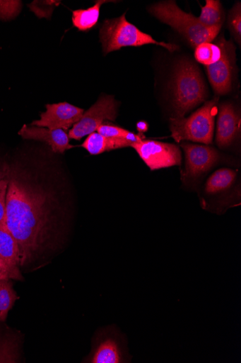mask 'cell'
<instances>
[{"label":"cell","mask_w":241,"mask_h":363,"mask_svg":"<svg viewBox=\"0 0 241 363\" xmlns=\"http://www.w3.org/2000/svg\"><path fill=\"white\" fill-rule=\"evenodd\" d=\"M4 175H2L1 174H0V178H1Z\"/></svg>","instance_id":"cell-27"},{"label":"cell","mask_w":241,"mask_h":363,"mask_svg":"<svg viewBox=\"0 0 241 363\" xmlns=\"http://www.w3.org/2000/svg\"><path fill=\"white\" fill-rule=\"evenodd\" d=\"M18 345L11 339H0V363L17 362Z\"/></svg>","instance_id":"cell-23"},{"label":"cell","mask_w":241,"mask_h":363,"mask_svg":"<svg viewBox=\"0 0 241 363\" xmlns=\"http://www.w3.org/2000/svg\"><path fill=\"white\" fill-rule=\"evenodd\" d=\"M19 135L25 140H33L47 143L56 153H64L75 147L70 144V138L61 129L51 130L44 127H28L24 125L19 131Z\"/></svg>","instance_id":"cell-12"},{"label":"cell","mask_w":241,"mask_h":363,"mask_svg":"<svg viewBox=\"0 0 241 363\" xmlns=\"http://www.w3.org/2000/svg\"><path fill=\"white\" fill-rule=\"evenodd\" d=\"M99 37L103 54L105 55L124 47H141L146 45L161 46L170 52L179 49L177 45L155 40L152 36L129 23L125 13L119 18L107 19L103 22Z\"/></svg>","instance_id":"cell-4"},{"label":"cell","mask_w":241,"mask_h":363,"mask_svg":"<svg viewBox=\"0 0 241 363\" xmlns=\"http://www.w3.org/2000/svg\"><path fill=\"white\" fill-rule=\"evenodd\" d=\"M131 145L132 143L127 140L108 138L100 135L98 132H94L88 136L81 146L90 155H97L114 150L131 147Z\"/></svg>","instance_id":"cell-14"},{"label":"cell","mask_w":241,"mask_h":363,"mask_svg":"<svg viewBox=\"0 0 241 363\" xmlns=\"http://www.w3.org/2000/svg\"><path fill=\"white\" fill-rule=\"evenodd\" d=\"M174 78L172 91L175 118H184L187 113L205 101L208 91L197 66L189 60L179 62Z\"/></svg>","instance_id":"cell-3"},{"label":"cell","mask_w":241,"mask_h":363,"mask_svg":"<svg viewBox=\"0 0 241 363\" xmlns=\"http://www.w3.org/2000/svg\"><path fill=\"white\" fill-rule=\"evenodd\" d=\"M0 279L23 281V277L19 269H13L0 259Z\"/></svg>","instance_id":"cell-25"},{"label":"cell","mask_w":241,"mask_h":363,"mask_svg":"<svg viewBox=\"0 0 241 363\" xmlns=\"http://www.w3.org/2000/svg\"><path fill=\"white\" fill-rule=\"evenodd\" d=\"M0 259L11 269H19V247L6 225L0 227Z\"/></svg>","instance_id":"cell-15"},{"label":"cell","mask_w":241,"mask_h":363,"mask_svg":"<svg viewBox=\"0 0 241 363\" xmlns=\"http://www.w3.org/2000/svg\"><path fill=\"white\" fill-rule=\"evenodd\" d=\"M91 363H121L124 362V355L121 343L117 337H102L97 342L93 354Z\"/></svg>","instance_id":"cell-13"},{"label":"cell","mask_w":241,"mask_h":363,"mask_svg":"<svg viewBox=\"0 0 241 363\" xmlns=\"http://www.w3.org/2000/svg\"><path fill=\"white\" fill-rule=\"evenodd\" d=\"M237 174L230 169H221L213 173L206 181L204 192L213 196L228 190L234 184Z\"/></svg>","instance_id":"cell-16"},{"label":"cell","mask_w":241,"mask_h":363,"mask_svg":"<svg viewBox=\"0 0 241 363\" xmlns=\"http://www.w3.org/2000/svg\"><path fill=\"white\" fill-rule=\"evenodd\" d=\"M136 128L140 132L146 131L148 130V123L143 121L139 122L137 123Z\"/></svg>","instance_id":"cell-26"},{"label":"cell","mask_w":241,"mask_h":363,"mask_svg":"<svg viewBox=\"0 0 241 363\" xmlns=\"http://www.w3.org/2000/svg\"><path fill=\"white\" fill-rule=\"evenodd\" d=\"M46 108L47 111L41 114V118L34 121L31 125L66 131L74 127L84 113L83 109L68 103L47 105Z\"/></svg>","instance_id":"cell-10"},{"label":"cell","mask_w":241,"mask_h":363,"mask_svg":"<svg viewBox=\"0 0 241 363\" xmlns=\"http://www.w3.org/2000/svg\"><path fill=\"white\" fill-rule=\"evenodd\" d=\"M219 98L216 96L188 118H171L170 130L176 142L191 141L208 145L213 143Z\"/></svg>","instance_id":"cell-5"},{"label":"cell","mask_w":241,"mask_h":363,"mask_svg":"<svg viewBox=\"0 0 241 363\" xmlns=\"http://www.w3.org/2000/svg\"><path fill=\"white\" fill-rule=\"evenodd\" d=\"M199 21L206 27L222 26L225 21L223 6L218 0H206V5L201 7Z\"/></svg>","instance_id":"cell-18"},{"label":"cell","mask_w":241,"mask_h":363,"mask_svg":"<svg viewBox=\"0 0 241 363\" xmlns=\"http://www.w3.org/2000/svg\"><path fill=\"white\" fill-rule=\"evenodd\" d=\"M228 26L232 35L238 45L241 42V6L237 2L230 11L228 16Z\"/></svg>","instance_id":"cell-22"},{"label":"cell","mask_w":241,"mask_h":363,"mask_svg":"<svg viewBox=\"0 0 241 363\" xmlns=\"http://www.w3.org/2000/svg\"><path fill=\"white\" fill-rule=\"evenodd\" d=\"M240 116L233 104L224 103L220 106L216 129V143L221 148L230 147L239 132Z\"/></svg>","instance_id":"cell-11"},{"label":"cell","mask_w":241,"mask_h":363,"mask_svg":"<svg viewBox=\"0 0 241 363\" xmlns=\"http://www.w3.org/2000/svg\"><path fill=\"white\" fill-rule=\"evenodd\" d=\"M148 10L159 21L177 30L194 48L201 43L213 42L222 28L204 26L197 17L183 11L175 1L160 2Z\"/></svg>","instance_id":"cell-2"},{"label":"cell","mask_w":241,"mask_h":363,"mask_svg":"<svg viewBox=\"0 0 241 363\" xmlns=\"http://www.w3.org/2000/svg\"><path fill=\"white\" fill-rule=\"evenodd\" d=\"M222 50L221 58L213 65L206 66L209 81L218 95H224L232 89L235 69V48L232 41L221 37L216 43Z\"/></svg>","instance_id":"cell-9"},{"label":"cell","mask_w":241,"mask_h":363,"mask_svg":"<svg viewBox=\"0 0 241 363\" xmlns=\"http://www.w3.org/2000/svg\"><path fill=\"white\" fill-rule=\"evenodd\" d=\"M98 133L108 138L124 139L132 144L143 140L145 137L143 135H135L131 132L110 123H102L97 129Z\"/></svg>","instance_id":"cell-21"},{"label":"cell","mask_w":241,"mask_h":363,"mask_svg":"<svg viewBox=\"0 0 241 363\" xmlns=\"http://www.w3.org/2000/svg\"><path fill=\"white\" fill-rule=\"evenodd\" d=\"M117 117V103L112 95H102L81 119L69 131L70 139L81 140L94 133L106 121H114Z\"/></svg>","instance_id":"cell-6"},{"label":"cell","mask_w":241,"mask_h":363,"mask_svg":"<svg viewBox=\"0 0 241 363\" xmlns=\"http://www.w3.org/2000/svg\"><path fill=\"white\" fill-rule=\"evenodd\" d=\"M194 57L197 62L206 66L217 62L222 57V50L217 43H204L195 48Z\"/></svg>","instance_id":"cell-20"},{"label":"cell","mask_w":241,"mask_h":363,"mask_svg":"<svg viewBox=\"0 0 241 363\" xmlns=\"http://www.w3.org/2000/svg\"><path fill=\"white\" fill-rule=\"evenodd\" d=\"M9 180L3 176L0 178V227L6 225V196Z\"/></svg>","instance_id":"cell-24"},{"label":"cell","mask_w":241,"mask_h":363,"mask_svg":"<svg viewBox=\"0 0 241 363\" xmlns=\"http://www.w3.org/2000/svg\"><path fill=\"white\" fill-rule=\"evenodd\" d=\"M107 3L105 0H100L88 9H80L73 12L74 26L81 31H88L98 23L100 7L103 4Z\"/></svg>","instance_id":"cell-17"},{"label":"cell","mask_w":241,"mask_h":363,"mask_svg":"<svg viewBox=\"0 0 241 363\" xmlns=\"http://www.w3.org/2000/svg\"><path fill=\"white\" fill-rule=\"evenodd\" d=\"M181 147L185 153V168L182 172V180L185 184L195 183L220 160L219 152L208 145L183 143Z\"/></svg>","instance_id":"cell-7"},{"label":"cell","mask_w":241,"mask_h":363,"mask_svg":"<svg viewBox=\"0 0 241 363\" xmlns=\"http://www.w3.org/2000/svg\"><path fill=\"white\" fill-rule=\"evenodd\" d=\"M11 279H0V322H4L13 307L18 296L13 289Z\"/></svg>","instance_id":"cell-19"},{"label":"cell","mask_w":241,"mask_h":363,"mask_svg":"<svg viewBox=\"0 0 241 363\" xmlns=\"http://www.w3.org/2000/svg\"><path fill=\"white\" fill-rule=\"evenodd\" d=\"M151 171L180 166V147L174 144L153 140H141L131 145Z\"/></svg>","instance_id":"cell-8"},{"label":"cell","mask_w":241,"mask_h":363,"mask_svg":"<svg viewBox=\"0 0 241 363\" xmlns=\"http://www.w3.org/2000/svg\"><path fill=\"white\" fill-rule=\"evenodd\" d=\"M46 197L18 179L9 180L6 226L20 250L23 267L40 246L47 222Z\"/></svg>","instance_id":"cell-1"}]
</instances>
